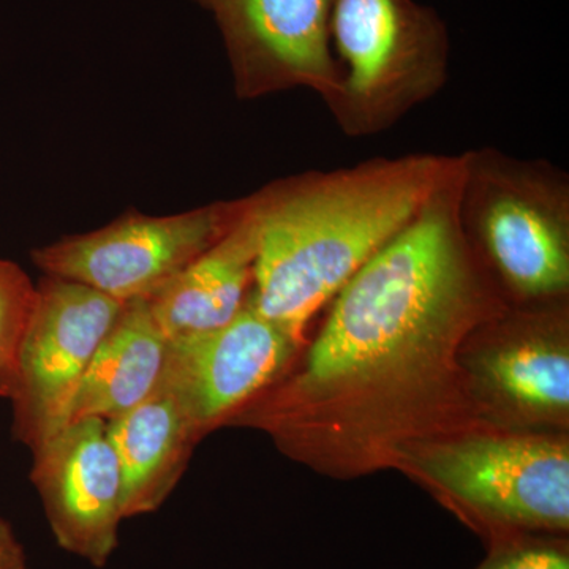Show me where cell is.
Wrapping results in <instances>:
<instances>
[{
  "label": "cell",
  "instance_id": "obj_4",
  "mask_svg": "<svg viewBox=\"0 0 569 569\" xmlns=\"http://www.w3.org/2000/svg\"><path fill=\"white\" fill-rule=\"evenodd\" d=\"M331 40L342 86L328 110L348 138L387 132L447 84V24L417 0H337Z\"/></svg>",
  "mask_w": 569,
  "mask_h": 569
},
{
  "label": "cell",
  "instance_id": "obj_17",
  "mask_svg": "<svg viewBox=\"0 0 569 569\" xmlns=\"http://www.w3.org/2000/svg\"><path fill=\"white\" fill-rule=\"evenodd\" d=\"M0 569H26V553L10 523L0 518Z\"/></svg>",
  "mask_w": 569,
  "mask_h": 569
},
{
  "label": "cell",
  "instance_id": "obj_6",
  "mask_svg": "<svg viewBox=\"0 0 569 569\" xmlns=\"http://www.w3.org/2000/svg\"><path fill=\"white\" fill-rule=\"evenodd\" d=\"M246 200L170 217L127 216L32 252L47 276L88 284L118 301L152 298L238 222Z\"/></svg>",
  "mask_w": 569,
  "mask_h": 569
},
{
  "label": "cell",
  "instance_id": "obj_3",
  "mask_svg": "<svg viewBox=\"0 0 569 569\" xmlns=\"http://www.w3.org/2000/svg\"><path fill=\"white\" fill-rule=\"evenodd\" d=\"M458 217L471 253L509 309L565 302L569 176L501 149L459 153Z\"/></svg>",
  "mask_w": 569,
  "mask_h": 569
},
{
  "label": "cell",
  "instance_id": "obj_8",
  "mask_svg": "<svg viewBox=\"0 0 569 569\" xmlns=\"http://www.w3.org/2000/svg\"><path fill=\"white\" fill-rule=\"evenodd\" d=\"M466 369L478 413L498 425L563 426L569 413L568 313L559 305L508 309L479 328Z\"/></svg>",
  "mask_w": 569,
  "mask_h": 569
},
{
  "label": "cell",
  "instance_id": "obj_1",
  "mask_svg": "<svg viewBox=\"0 0 569 569\" xmlns=\"http://www.w3.org/2000/svg\"><path fill=\"white\" fill-rule=\"evenodd\" d=\"M459 181L458 153L406 230L335 296L301 369L227 425L258 427L291 458L355 475L475 413L462 353L509 307L460 230Z\"/></svg>",
  "mask_w": 569,
  "mask_h": 569
},
{
  "label": "cell",
  "instance_id": "obj_14",
  "mask_svg": "<svg viewBox=\"0 0 569 569\" xmlns=\"http://www.w3.org/2000/svg\"><path fill=\"white\" fill-rule=\"evenodd\" d=\"M167 351V336L148 299L127 301L97 348L63 427L88 418L112 421L140 406L159 387Z\"/></svg>",
  "mask_w": 569,
  "mask_h": 569
},
{
  "label": "cell",
  "instance_id": "obj_5",
  "mask_svg": "<svg viewBox=\"0 0 569 569\" xmlns=\"http://www.w3.org/2000/svg\"><path fill=\"white\" fill-rule=\"evenodd\" d=\"M488 529L493 541L569 529V447L537 433L427 438L397 456Z\"/></svg>",
  "mask_w": 569,
  "mask_h": 569
},
{
  "label": "cell",
  "instance_id": "obj_15",
  "mask_svg": "<svg viewBox=\"0 0 569 569\" xmlns=\"http://www.w3.org/2000/svg\"><path fill=\"white\" fill-rule=\"evenodd\" d=\"M36 284L20 266L0 260V397L11 399L17 385L18 359L31 317Z\"/></svg>",
  "mask_w": 569,
  "mask_h": 569
},
{
  "label": "cell",
  "instance_id": "obj_16",
  "mask_svg": "<svg viewBox=\"0 0 569 569\" xmlns=\"http://www.w3.org/2000/svg\"><path fill=\"white\" fill-rule=\"evenodd\" d=\"M477 569H569V553L561 542L516 535L496 541Z\"/></svg>",
  "mask_w": 569,
  "mask_h": 569
},
{
  "label": "cell",
  "instance_id": "obj_12",
  "mask_svg": "<svg viewBox=\"0 0 569 569\" xmlns=\"http://www.w3.org/2000/svg\"><path fill=\"white\" fill-rule=\"evenodd\" d=\"M258 239L260 213L252 194L230 231L148 299L168 340L222 328L241 312L252 290Z\"/></svg>",
  "mask_w": 569,
  "mask_h": 569
},
{
  "label": "cell",
  "instance_id": "obj_9",
  "mask_svg": "<svg viewBox=\"0 0 569 569\" xmlns=\"http://www.w3.org/2000/svg\"><path fill=\"white\" fill-rule=\"evenodd\" d=\"M222 31L244 99L309 89L326 107L342 86L332 50L337 0H198Z\"/></svg>",
  "mask_w": 569,
  "mask_h": 569
},
{
  "label": "cell",
  "instance_id": "obj_13",
  "mask_svg": "<svg viewBox=\"0 0 569 569\" xmlns=\"http://www.w3.org/2000/svg\"><path fill=\"white\" fill-rule=\"evenodd\" d=\"M122 475L123 519L157 511L181 481L197 433L159 383L140 406L107 422Z\"/></svg>",
  "mask_w": 569,
  "mask_h": 569
},
{
  "label": "cell",
  "instance_id": "obj_2",
  "mask_svg": "<svg viewBox=\"0 0 569 569\" xmlns=\"http://www.w3.org/2000/svg\"><path fill=\"white\" fill-rule=\"evenodd\" d=\"M436 152L309 171L257 194L260 239L250 301L301 346L307 325L425 208L455 167Z\"/></svg>",
  "mask_w": 569,
  "mask_h": 569
},
{
  "label": "cell",
  "instance_id": "obj_7",
  "mask_svg": "<svg viewBox=\"0 0 569 569\" xmlns=\"http://www.w3.org/2000/svg\"><path fill=\"white\" fill-rule=\"evenodd\" d=\"M123 306L61 277L37 284L11 396L14 438L32 452L66 425L71 399Z\"/></svg>",
  "mask_w": 569,
  "mask_h": 569
},
{
  "label": "cell",
  "instance_id": "obj_10",
  "mask_svg": "<svg viewBox=\"0 0 569 569\" xmlns=\"http://www.w3.org/2000/svg\"><path fill=\"white\" fill-rule=\"evenodd\" d=\"M298 348L254 309L249 295L222 328L168 340L160 385L201 440L280 380Z\"/></svg>",
  "mask_w": 569,
  "mask_h": 569
},
{
  "label": "cell",
  "instance_id": "obj_11",
  "mask_svg": "<svg viewBox=\"0 0 569 569\" xmlns=\"http://www.w3.org/2000/svg\"><path fill=\"white\" fill-rule=\"evenodd\" d=\"M32 455L31 479L56 541L103 568L118 548L123 520L121 466L107 421L71 422Z\"/></svg>",
  "mask_w": 569,
  "mask_h": 569
}]
</instances>
